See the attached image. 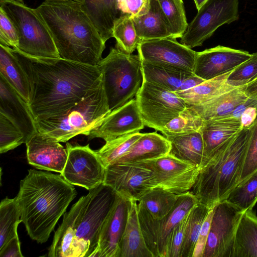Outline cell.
<instances>
[{"label": "cell", "instance_id": "6da1fadb", "mask_svg": "<svg viewBox=\"0 0 257 257\" xmlns=\"http://www.w3.org/2000/svg\"><path fill=\"white\" fill-rule=\"evenodd\" d=\"M15 52L29 80L28 105L35 120L65 113L102 83L98 66Z\"/></svg>", "mask_w": 257, "mask_h": 257}, {"label": "cell", "instance_id": "7a4b0ae2", "mask_svg": "<svg viewBox=\"0 0 257 257\" xmlns=\"http://www.w3.org/2000/svg\"><path fill=\"white\" fill-rule=\"evenodd\" d=\"M77 195L61 174L30 169L16 196L21 219L30 238L46 242L60 218Z\"/></svg>", "mask_w": 257, "mask_h": 257}, {"label": "cell", "instance_id": "3957f363", "mask_svg": "<svg viewBox=\"0 0 257 257\" xmlns=\"http://www.w3.org/2000/svg\"><path fill=\"white\" fill-rule=\"evenodd\" d=\"M36 10L48 28L61 58L98 65L105 43L81 3L45 0Z\"/></svg>", "mask_w": 257, "mask_h": 257}, {"label": "cell", "instance_id": "277c9868", "mask_svg": "<svg viewBox=\"0 0 257 257\" xmlns=\"http://www.w3.org/2000/svg\"><path fill=\"white\" fill-rule=\"evenodd\" d=\"M251 130V126L242 128L201 167L190 190L200 203L213 208L239 182Z\"/></svg>", "mask_w": 257, "mask_h": 257}, {"label": "cell", "instance_id": "5b68a950", "mask_svg": "<svg viewBox=\"0 0 257 257\" xmlns=\"http://www.w3.org/2000/svg\"><path fill=\"white\" fill-rule=\"evenodd\" d=\"M110 111L102 82L97 89L65 113L36 120V123L40 134L58 142H66L79 135L87 136L101 125Z\"/></svg>", "mask_w": 257, "mask_h": 257}, {"label": "cell", "instance_id": "8992f818", "mask_svg": "<svg viewBox=\"0 0 257 257\" xmlns=\"http://www.w3.org/2000/svg\"><path fill=\"white\" fill-rule=\"evenodd\" d=\"M80 197L73 227L75 257H92L100 232L118 194L102 183Z\"/></svg>", "mask_w": 257, "mask_h": 257}, {"label": "cell", "instance_id": "52a82bcc", "mask_svg": "<svg viewBox=\"0 0 257 257\" xmlns=\"http://www.w3.org/2000/svg\"><path fill=\"white\" fill-rule=\"evenodd\" d=\"M102 76L103 87L111 111L136 96L142 82L141 60L138 55L111 48L97 65Z\"/></svg>", "mask_w": 257, "mask_h": 257}, {"label": "cell", "instance_id": "ba28073f", "mask_svg": "<svg viewBox=\"0 0 257 257\" xmlns=\"http://www.w3.org/2000/svg\"><path fill=\"white\" fill-rule=\"evenodd\" d=\"M0 7L15 25L19 35L16 52L35 58H61L50 31L36 9L16 0H0Z\"/></svg>", "mask_w": 257, "mask_h": 257}, {"label": "cell", "instance_id": "9c48e42d", "mask_svg": "<svg viewBox=\"0 0 257 257\" xmlns=\"http://www.w3.org/2000/svg\"><path fill=\"white\" fill-rule=\"evenodd\" d=\"M199 202L190 191L178 194L174 208L160 219L153 217L138 203L141 230L147 246L154 257L168 256L170 240L174 229Z\"/></svg>", "mask_w": 257, "mask_h": 257}, {"label": "cell", "instance_id": "30bf717a", "mask_svg": "<svg viewBox=\"0 0 257 257\" xmlns=\"http://www.w3.org/2000/svg\"><path fill=\"white\" fill-rule=\"evenodd\" d=\"M238 19V0H208L188 24L180 43L191 49L202 46L219 27Z\"/></svg>", "mask_w": 257, "mask_h": 257}, {"label": "cell", "instance_id": "8fae6325", "mask_svg": "<svg viewBox=\"0 0 257 257\" xmlns=\"http://www.w3.org/2000/svg\"><path fill=\"white\" fill-rule=\"evenodd\" d=\"M136 99L145 125L160 132L188 106L175 92L144 81Z\"/></svg>", "mask_w": 257, "mask_h": 257}, {"label": "cell", "instance_id": "7c38bea8", "mask_svg": "<svg viewBox=\"0 0 257 257\" xmlns=\"http://www.w3.org/2000/svg\"><path fill=\"white\" fill-rule=\"evenodd\" d=\"M67 159L61 175L68 183L90 191L102 184L105 168L89 145L66 144Z\"/></svg>", "mask_w": 257, "mask_h": 257}, {"label": "cell", "instance_id": "4fadbf2b", "mask_svg": "<svg viewBox=\"0 0 257 257\" xmlns=\"http://www.w3.org/2000/svg\"><path fill=\"white\" fill-rule=\"evenodd\" d=\"M138 163L152 171L156 187L177 195L191 189L201 168L169 154Z\"/></svg>", "mask_w": 257, "mask_h": 257}, {"label": "cell", "instance_id": "5bb4252c", "mask_svg": "<svg viewBox=\"0 0 257 257\" xmlns=\"http://www.w3.org/2000/svg\"><path fill=\"white\" fill-rule=\"evenodd\" d=\"M103 184L119 195L138 201L156 187L152 171L140 163H115L105 169Z\"/></svg>", "mask_w": 257, "mask_h": 257}, {"label": "cell", "instance_id": "9a60e30c", "mask_svg": "<svg viewBox=\"0 0 257 257\" xmlns=\"http://www.w3.org/2000/svg\"><path fill=\"white\" fill-rule=\"evenodd\" d=\"M137 50L142 61L194 73L197 52L179 43L176 39L142 40Z\"/></svg>", "mask_w": 257, "mask_h": 257}, {"label": "cell", "instance_id": "2e32d148", "mask_svg": "<svg viewBox=\"0 0 257 257\" xmlns=\"http://www.w3.org/2000/svg\"><path fill=\"white\" fill-rule=\"evenodd\" d=\"M242 212L225 200L214 206L202 257H230L235 232Z\"/></svg>", "mask_w": 257, "mask_h": 257}, {"label": "cell", "instance_id": "e0dca14e", "mask_svg": "<svg viewBox=\"0 0 257 257\" xmlns=\"http://www.w3.org/2000/svg\"><path fill=\"white\" fill-rule=\"evenodd\" d=\"M251 56L247 51L218 45L197 52L194 73L209 80L232 71Z\"/></svg>", "mask_w": 257, "mask_h": 257}, {"label": "cell", "instance_id": "ac0fdd59", "mask_svg": "<svg viewBox=\"0 0 257 257\" xmlns=\"http://www.w3.org/2000/svg\"><path fill=\"white\" fill-rule=\"evenodd\" d=\"M145 126L136 99L133 98L111 110L101 125L87 137L89 140L101 138L106 142L123 135L140 132Z\"/></svg>", "mask_w": 257, "mask_h": 257}, {"label": "cell", "instance_id": "d6986e66", "mask_svg": "<svg viewBox=\"0 0 257 257\" xmlns=\"http://www.w3.org/2000/svg\"><path fill=\"white\" fill-rule=\"evenodd\" d=\"M132 200L118 194L116 202L102 227L92 257H118Z\"/></svg>", "mask_w": 257, "mask_h": 257}, {"label": "cell", "instance_id": "ffe728a7", "mask_svg": "<svg viewBox=\"0 0 257 257\" xmlns=\"http://www.w3.org/2000/svg\"><path fill=\"white\" fill-rule=\"evenodd\" d=\"M0 113L7 117L20 130L26 143L38 132L28 103L1 75Z\"/></svg>", "mask_w": 257, "mask_h": 257}, {"label": "cell", "instance_id": "44dd1931", "mask_svg": "<svg viewBox=\"0 0 257 257\" xmlns=\"http://www.w3.org/2000/svg\"><path fill=\"white\" fill-rule=\"evenodd\" d=\"M29 164L40 170L63 172L68 153L58 142L47 138L38 132L26 143Z\"/></svg>", "mask_w": 257, "mask_h": 257}, {"label": "cell", "instance_id": "7402d4cb", "mask_svg": "<svg viewBox=\"0 0 257 257\" xmlns=\"http://www.w3.org/2000/svg\"><path fill=\"white\" fill-rule=\"evenodd\" d=\"M242 129L240 119L234 116L205 121L201 130L204 144L203 165L221 146L235 137Z\"/></svg>", "mask_w": 257, "mask_h": 257}, {"label": "cell", "instance_id": "603a6c76", "mask_svg": "<svg viewBox=\"0 0 257 257\" xmlns=\"http://www.w3.org/2000/svg\"><path fill=\"white\" fill-rule=\"evenodd\" d=\"M84 10L105 43L113 37L114 22L122 14L121 0H84Z\"/></svg>", "mask_w": 257, "mask_h": 257}, {"label": "cell", "instance_id": "cb8c5ba5", "mask_svg": "<svg viewBox=\"0 0 257 257\" xmlns=\"http://www.w3.org/2000/svg\"><path fill=\"white\" fill-rule=\"evenodd\" d=\"M170 149V143L164 136L156 132L143 133L115 163H136L156 159L169 154Z\"/></svg>", "mask_w": 257, "mask_h": 257}, {"label": "cell", "instance_id": "d4e9b609", "mask_svg": "<svg viewBox=\"0 0 257 257\" xmlns=\"http://www.w3.org/2000/svg\"><path fill=\"white\" fill-rule=\"evenodd\" d=\"M0 75L29 103L30 87L27 74L13 48L1 44Z\"/></svg>", "mask_w": 257, "mask_h": 257}, {"label": "cell", "instance_id": "484cf974", "mask_svg": "<svg viewBox=\"0 0 257 257\" xmlns=\"http://www.w3.org/2000/svg\"><path fill=\"white\" fill-rule=\"evenodd\" d=\"M137 201L132 200L126 227L119 244L118 257H154L141 230Z\"/></svg>", "mask_w": 257, "mask_h": 257}, {"label": "cell", "instance_id": "4316f807", "mask_svg": "<svg viewBox=\"0 0 257 257\" xmlns=\"http://www.w3.org/2000/svg\"><path fill=\"white\" fill-rule=\"evenodd\" d=\"M133 17L137 34L141 40L173 38L170 24L158 0H150L147 14Z\"/></svg>", "mask_w": 257, "mask_h": 257}, {"label": "cell", "instance_id": "83f0119b", "mask_svg": "<svg viewBox=\"0 0 257 257\" xmlns=\"http://www.w3.org/2000/svg\"><path fill=\"white\" fill-rule=\"evenodd\" d=\"M230 257H257V216L252 209L242 213Z\"/></svg>", "mask_w": 257, "mask_h": 257}, {"label": "cell", "instance_id": "f1b7e54d", "mask_svg": "<svg viewBox=\"0 0 257 257\" xmlns=\"http://www.w3.org/2000/svg\"><path fill=\"white\" fill-rule=\"evenodd\" d=\"M165 137L170 143V155L196 166L201 168L203 166L204 161V144L201 131Z\"/></svg>", "mask_w": 257, "mask_h": 257}, {"label": "cell", "instance_id": "f546056e", "mask_svg": "<svg viewBox=\"0 0 257 257\" xmlns=\"http://www.w3.org/2000/svg\"><path fill=\"white\" fill-rule=\"evenodd\" d=\"M244 87L235 88L203 103L191 106L205 121L229 116L237 106L248 98Z\"/></svg>", "mask_w": 257, "mask_h": 257}, {"label": "cell", "instance_id": "4dcf8cb0", "mask_svg": "<svg viewBox=\"0 0 257 257\" xmlns=\"http://www.w3.org/2000/svg\"><path fill=\"white\" fill-rule=\"evenodd\" d=\"M143 81L171 92L177 91L183 82L194 73L183 71L170 66L141 60Z\"/></svg>", "mask_w": 257, "mask_h": 257}, {"label": "cell", "instance_id": "1f68e13d", "mask_svg": "<svg viewBox=\"0 0 257 257\" xmlns=\"http://www.w3.org/2000/svg\"><path fill=\"white\" fill-rule=\"evenodd\" d=\"M79 200L64 214L62 222L55 231L49 248V257H75L74 221L79 205Z\"/></svg>", "mask_w": 257, "mask_h": 257}, {"label": "cell", "instance_id": "d6a6232c", "mask_svg": "<svg viewBox=\"0 0 257 257\" xmlns=\"http://www.w3.org/2000/svg\"><path fill=\"white\" fill-rule=\"evenodd\" d=\"M231 72L205 80L190 89L174 92L183 99L188 106L203 103L218 95L235 88L227 83L228 76Z\"/></svg>", "mask_w": 257, "mask_h": 257}, {"label": "cell", "instance_id": "836d02e7", "mask_svg": "<svg viewBox=\"0 0 257 257\" xmlns=\"http://www.w3.org/2000/svg\"><path fill=\"white\" fill-rule=\"evenodd\" d=\"M178 199V195L163 189L153 188L138 201L139 204L153 217L162 218L172 210Z\"/></svg>", "mask_w": 257, "mask_h": 257}, {"label": "cell", "instance_id": "e575fe53", "mask_svg": "<svg viewBox=\"0 0 257 257\" xmlns=\"http://www.w3.org/2000/svg\"><path fill=\"white\" fill-rule=\"evenodd\" d=\"M21 222L16 197L3 199L0 204V249L11 239L18 235L17 228Z\"/></svg>", "mask_w": 257, "mask_h": 257}, {"label": "cell", "instance_id": "d590c367", "mask_svg": "<svg viewBox=\"0 0 257 257\" xmlns=\"http://www.w3.org/2000/svg\"><path fill=\"white\" fill-rule=\"evenodd\" d=\"M211 209L199 202L189 212L181 257H192L201 227Z\"/></svg>", "mask_w": 257, "mask_h": 257}, {"label": "cell", "instance_id": "8d00e7d4", "mask_svg": "<svg viewBox=\"0 0 257 257\" xmlns=\"http://www.w3.org/2000/svg\"><path fill=\"white\" fill-rule=\"evenodd\" d=\"M224 200L242 212L252 210L257 202V170L238 182Z\"/></svg>", "mask_w": 257, "mask_h": 257}, {"label": "cell", "instance_id": "74e56055", "mask_svg": "<svg viewBox=\"0 0 257 257\" xmlns=\"http://www.w3.org/2000/svg\"><path fill=\"white\" fill-rule=\"evenodd\" d=\"M113 37L115 47L121 51L132 54L137 49L141 39L138 36L133 17L129 14H121L114 22Z\"/></svg>", "mask_w": 257, "mask_h": 257}, {"label": "cell", "instance_id": "f35d334b", "mask_svg": "<svg viewBox=\"0 0 257 257\" xmlns=\"http://www.w3.org/2000/svg\"><path fill=\"white\" fill-rule=\"evenodd\" d=\"M205 123L195 110L188 106L168 122L161 132L164 136L201 131Z\"/></svg>", "mask_w": 257, "mask_h": 257}, {"label": "cell", "instance_id": "ab89813d", "mask_svg": "<svg viewBox=\"0 0 257 257\" xmlns=\"http://www.w3.org/2000/svg\"><path fill=\"white\" fill-rule=\"evenodd\" d=\"M140 132L119 137L106 142L100 149L95 151L100 161L106 168L116 163L142 135Z\"/></svg>", "mask_w": 257, "mask_h": 257}, {"label": "cell", "instance_id": "60d3db41", "mask_svg": "<svg viewBox=\"0 0 257 257\" xmlns=\"http://www.w3.org/2000/svg\"><path fill=\"white\" fill-rule=\"evenodd\" d=\"M171 29L173 38H181L188 26L183 0H158Z\"/></svg>", "mask_w": 257, "mask_h": 257}, {"label": "cell", "instance_id": "b9f144b4", "mask_svg": "<svg viewBox=\"0 0 257 257\" xmlns=\"http://www.w3.org/2000/svg\"><path fill=\"white\" fill-rule=\"evenodd\" d=\"M26 143L20 130L7 117L0 113V153H6Z\"/></svg>", "mask_w": 257, "mask_h": 257}, {"label": "cell", "instance_id": "7bdbcfd3", "mask_svg": "<svg viewBox=\"0 0 257 257\" xmlns=\"http://www.w3.org/2000/svg\"><path fill=\"white\" fill-rule=\"evenodd\" d=\"M257 77V52L243 62L234 70L228 76L227 83L237 88L245 86Z\"/></svg>", "mask_w": 257, "mask_h": 257}, {"label": "cell", "instance_id": "ee69618b", "mask_svg": "<svg viewBox=\"0 0 257 257\" xmlns=\"http://www.w3.org/2000/svg\"><path fill=\"white\" fill-rule=\"evenodd\" d=\"M257 170V118L251 126L243 165L239 181L245 179Z\"/></svg>", "mask_w": 257, "mask_h": 257}, {"label": "cell", "instance_id": "f6af8a7d", "mask_svg": "<svg viewBox=\"0 0 257 257\" xmlns=\"http://www.w3.org/2000/svg\"><path fill=\"white\" fill-rule=\"evenodd\" d=\"M0 44L11 46L13 49L19 45L17 29L3 9L0 7Z\"/></svg>", "mask_w": 257, "mask_h": 257}, {"label": "cell", "instance_id": "bcb514c9", "mask_svg": "<svg viewBox=\"0 0 257 257\" xmlns=\"http://www.w3.org/2000/svg\"><path fill=\"white\" fill-rule=\"evenodd\" d=\"M230 116L240 119L242 128L250 127L257 118V101L248 97L235 108Z\"/></svg>", "mask_w": 257, "mask_h": 257}, {"label": "cell", "instance_id": "7dc6e473", "mask_svg": "<svg viewBox=\"0 0 257 257\" xmlns=\"http://www.w3.org/2000/svg\"><path fill=\"white\" fill-rule=\"evenodd\" d=\"M188 215L174 229L170 240L167 257H181Z\"/></svg>", "mask_w": 257, "mask_h": 257}, {"label": "cell", "instance_id": "c3c4849f", "mask_svg": "<svg viewBox=\"0 0 257 257\" xmlns=\"http://www.w3.org/2000/svg\"><path fill=\"white\" fill-rule=\"evenodd\" d=\"M150 7V0H121L122 14H129L133 17L147 14Z\"/></svg>", "mask_w": 257, "mask_h": 257}, {"label": "cell", "instance_id": "681fc988", "mask_svg": "<svg viewBox=\"0 0 257 257\" xmlns=\"http://www.w3.org/2000/svg\"><path fill=\"white\" fill-rule=\"evenodd\" d=\"M213 208L209 212L201 227L192 257H202L210 230Z\"/></svg>", "mask_w": 257, "mask_h": 257}, {"label": "cell", "instance_id": "f907efd6", "mask_svg": "<svg viewBox=\"0 0 257 257\" xmlns=\"http://www.w3.org/2000/svg\"><path fill=\"white\" fill-rule=\"evenodd\" d=\"M19 236L11 239L4 247L0 249L1 257H23L21 250Z\"/></svg>", "mask_w": 257, "mask_h": 257}, {"label": "cell", "instance_id": "816d5d0a", "mask_svg": "<svg viewBox=\"0 0 257 257\" xmlns=\"http://www.w3.org/2000/svg\"><path fill=\"white\" fill-rule=\"evenodd\" d=\"M205 81L204 79L193 74L186 78L177 91H184L192 88ZM176 92V91H175Z\"/></svg>", "mask_w": 257, "mask_h": 257}, {"label": "cell", "instance_id": "f5cc1de1", "mask_svg": "<svg viewBox=\"0 0 257 257\" xmlns=\"http://www.w3.org/2000/svg\"><path fill=\"white\" fill-rule=\"evenodd\" d=\"M243 91L248 98L257 101V77L244 86Z\"/></svg>", "mask_w": 257, "mask_h": 257}, {"label": "cell", "instance_id": "db71d44e", "mask_svg": "<svg viewBox=\"0 0 257 257\" xmlns=\"http://www.w3.org/2000/svg\"><path fill=\"white\" fill-rule=\"evenodd\" d=\"M208 0H194L196 9L199 10Z\"/></svg>", "mask_w": 257, "mask_h": 257}, {"label": "cell", "instance_id": "11a10c76", "mask_svg": "<svg viewBox=\"0 0 257 257\" xmlns=\"http://www.w3.org/2000/svg\"><path fill=\"white\" fill-rule=\"evenodd\" d=\"M73 1H75L79 2V3H80L81 4H83L84 2V0H73Z\"/></svg>", "mask_w": 257, "mask_h": 257}, {"label": "cell", "instance_id": "9f6ffc18", "mask_svg": "<svg viewBox=\"0 0 257 257\" xmlns=\"http://www.w3.org/2000/svg\"><path fill=\"white\" fill-rule=\"evenodd\" d=\"M16 1L21 2V3H24L23 0H16Z\"/></svg>", "mask_w": 257, "mask_h": 257}]
</instances>
